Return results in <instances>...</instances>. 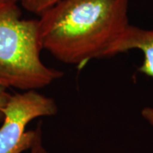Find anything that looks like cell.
<instances>
[{
  "label": "cell",
  "instance_id": "obj_6",
  "mask_svg": "<svg viewBox=\"0 0 153 153\" xmlns=\"http://www.w3.org/2000/svg\"><path fill=\"white\" fill-rule=\"evenodd\" d=\"M10 94L8 92V88L0 85V121L3 120L4 117V110L10 97Z\"/></svg>",
  "mask_w": 153,
  "mask_h": 153
},
{
  "label": "cell",
  "instance_id": "obj_3",
  "mask_svg": "<svg viewBox=\"0 0 153 153\" xmlns=\"http://www.w3.org/2000/svg\"><path fill=\"white\" fill-rule=\"evenodd\" d=\"M57 112L58 106L54 99L37 90L10 94L0 127V153L28 152L42 129L38 125L35 129L27 130V126L37 118L51 117Z\"/></svg>",
  "mask_w": 153,
  "mask_h": 153
},
{
  "label": "cell",
  "instance_id": "obj_4",
  "mask_svg": "<svg viewBox=\"0 0 153 153\" xmlns=\"http://www.w3.org/2000/svg\"><path fill=\"white\" fill-rule=\"evenodd\" d=\"M138 49L143 53V62L138 68L141 74L153 78V29L130 25L111 51V57Z\"/></svg>",
  "mask_w": 153,
  "mask_h": 153
},
{
  "label": "cell",
  "instance_id": "obj_1",
  "mask_svg": "<svg viewBox=\"0 0 153 153\" xmlns=\"http://www.w3.org/2000/svg\"><path fill=\"white\" fill-rule=\"evenodd\" d=\"M43 49L55 59L81 67L111 57L130 26L128 0H60L39 15Z\"/></svg>",
  "mask_w": 153,
  "mask_h": 153
},
{
  "label": "cell",
  "instance_id": "obj_2",
  "mask_svg": "<svg viewBox=\"0 0 153 153\" xmlns=\"http://www.w3.org/2000/svg\"><path fill=\"white\" fill-rule=\"evenodd\" d=\"M17 4L0 0V85L38 90L60 78L63 72L42 61L38 20L23 19Z\"/></svg>",
  "mask_w": 153,
  "mask_h": 153
},
{
  "label": "cell",
  "instance_id": "obj_7",
  "mask_svg": "<svg viewBox=\"0 0 153 153\" xmlns=\"http://www.w3.org/2000/svg\"><path fill=\"white\" fill-rule=\"evenodd\" d=\"M27 153H50L44 146L42 140V132L38 134L33 146L28 151Z\"/></svg>",
  "mask_w": 153,
  "mask_h": 153
},
{
  "label": "cell",
  "instance_id": "obj_9",
  "mask_svg": "<svg viewBox=\"0 0 153 153\" xmlns=\"http://www.w3.org/2000/svg\"><path fill=\"white\" fill-rule=\"evenodd\" d=\"M2 1H10V2H15V3H20L21 0H2Z\"/></svg>",
  "mask_w": 153,
  "mask_h": 153
},
{
  "label": "cell",
  "instance_id": "obj_8",
  "mask_svg": "<svg viewBox=\"0 0 153 153\" xmlns=\"http://www.w3.org/2000/svg\"><path fill=\"white\" fill-rule=\"evenodd\" d=\"M142 117L153 127V107L147 106L141 111Z\"/></svg>",
  "mask_w": 153,
  "mask_h": 153
},
{
  "label": "cell",
  "instance_id": "obj_5",
  "mask_svg": "<svg viewBox=\"0 0 153 153\" xmlns=\"http://www.w3.org/2000/svg\"><path fill=\"white\" fill-rule=\"evenodd\" d=\"M60 0H21L20 4L28 12L39 16Z\"/></svg>",
  "mask_w": 153,
  "mask_h": 153
}]
</instances>
